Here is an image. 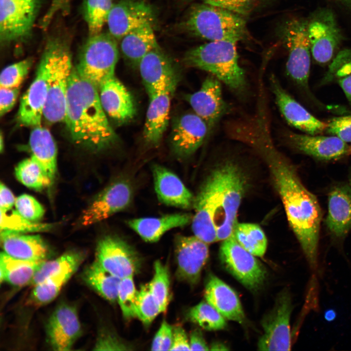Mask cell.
<instances>
[{
  "label": "cell",
  "mask_w": 351,
  "mask_h": 351,
  "mask_svg": "<svg viewBox=\"0 0 351 351\" xmlns=\"http://www.w3.org/2000/svg\"><path fill=\"white\" fill-rule=\"evenodd\" d=\"M20 92L19 87L8 88L0 87V114L2 116L14 106Z\"/></svg>",
  "instance_id": "obj_50"
},
{
  "label": "cell",
  "mask_w": 351,
  "mask_h": 351,
  "mask_svg": "<svg viewBox=\"0 0 351 351\" xmlns=\"http://www.w3.org/2000/svg\"><path fill=\"white\" fill-rule=\"evenodd\" d=\"M190 351L189 340L184 329L180 326L173 327V342L170 351Z\"/></svg>",
  "instance_id": "obj_51"
},
{
  "label": "cell",
  "mask_w": 351,
  "mask_h": 351,
  "mask_svg": "<svg viewBox=\"0 0 351 351\" xmlns=\"http://www.w3.org/2000/svg\"><path fill=\"white\" fill-rule=\"evenodd\" d=\"M192 322L207 331H217L226 328V318L206 301H202L191 308L187 313Z\"/></svg>",
  "instance_id": "obj_39"
},
{
  "label": "cell",
  "mask_w": 351,
  "mask_h": 351,
  "mask_svg": "<svg viewBox=\"0 0 351 351\" xmlns=\"http://www.w3.org/2000/svg\"><path fill=\"white\" fill-rule=\"evenodd\" d=\"M184 24L191 34L210 41L237 43L248 35L246 22L240 14L202 2L192 7Z\"/></svg>",
  "instance_id": "obj_5"
},
{
  "label": "cell",
  "mask_w": 351,
  "mask_h": 351,
  "mask_svg": "<svg viewBox=\"0 0 351 351\" xmlns=\"http://www.w3.org/2000/svg\"><path fill=\"white\" fill-rule=\"evenodd\" d=\"M154 269L153 277L147 285L161 312H165L170 298L169 270L167 266L159 260L155 262Z\"/></svg>",
  "instance_id": "obj_41"
},
{
  "label": "cell",
  "mask_w": 351,
  "mask_h": 351,
  "mask_svg": "<svg viewBox=\"0 0 351 351\" xmlns=\"http://www.w3.org/2000/svg\"><path fill=\"white\" fill-rule=\"evenodd\" d=\"M349 185L350 186V187L351 188V175L350 176Z\"/></svg>",
  "instance_id": "obj_59"
},
{
  "label": "cell",
  "mask_w": 351,
  "mask_h": 351,
  "mask_svg": "<svg viewBox=\"0 0 351 351\" xmlns=\"http://www.w3.org/2000/svg\"><path fill=\"white\" fill-rule=\"evenodd\" d=\"M151 7L141 1L123 0L114 4L107 23L109 34L116 39L147 22H152Z\"/></svg>",
  "instance_id": "obj_21"
},
{
  "label": "cell",
  "mask_w": 351,
  "mask_h": 351,
  "mask_svg": "<svg viewBox=\"0 0 351 351\" xmlns=\"http://www.w3.org/2000/svg\"><path fill=\"white\" fill-rule=\"evenodd\" d=\"M113 5L112 0H85L83 16L89 36L101 33Z\"/></svg>",
  "instance_id": "obj_40"
},
{
  "label": "cell",
  "mask_w": 351,
  "mask_h": 351,
  "mask_svg": "<svg viewBox=\"0 0 351 351\" xmlns=\"http://www.w3.org/2000/svg\"><path fill=\"white\" fill-rule=\"evenodd\" d=\"M16 211L25 218L34 222L40 219L44 214L43 206L32 196L23 194L18 196L15 203Z\"/></svg>",
  "instance_id": "obj_46"
},
{
  "label": "cell",
  "mask_w": 351,
  "mask_h": 351,
  "mask_svg": "<svg viewBox=\"0 0 351 351\" xmlns=\"http://www.w3.org/2000/svg\"><path fill=\"white\" fill-rule=\"evenodd\" d=\"M247 187L245 176L234 162L217 165L194 199L195 235L208 244L230 237L238 223L237 213Z\"/></svg>",
  "instance_id": "obj_2"
},
{
  "label": "cell",
  "mask_w": 351,
  "mask_h": 351,
  "mask_svg": "<svg viewBox=\"0 0 351 351\" xmlns=\"http://www.w3.org/2000/svg\"><path fill=\"white\" fill-rule=\"evenodd\" d=\"M328 229L338 238L345 236L351 230V188L339 185L330 191L328 195Z\"/></svg>",
  "instance_id": "obj_29"
},
{
  "label": "cell",
  "mask_w": 351,
  "mask_h": 351,
  "mask_svg": "<svg viewBox=\"0 0 351 351\" xmlns=\"http://www.w3.org/2000/svg\"><path fill=\"white\" fill-rule=\"evenodd\" d=\"M208 126L195 113L182 115L175 122L171 135L175 154L185 157L194 154L207 138Z\"/></svg>",
  "instance_id": "obj_22"
},
{
  "label": "cell",
  "mask_w": 351,
  "mask_h": 351,
  "mask_svg": "<svg viewBox=\"0 0 351 351\" xmlns=\"http://www.w3.org/2000/svg\"><path fill=\"white\" fill-rule=\"evenodd\" d=\"M43 261L22 260L1 252L0 256V282L3 280L16 287L30 285Z\"/></svg>",
  "instance_id": "obj_33"
},
{
  "label": "cell",
  "mask_w": 351,
  "mask_h": 351,
  "mask_svg": "<svg viewBox=\"0 0 351 351\" xmlns=\"http://www.w3.org/2000/svg\"><path fill=\"white\" fill-rule=\"evenodd\" d=\"M324 317L326 321L332 322L336 318V312L333 309L327 310L324 312Z\"/></svg>",
  "instance_id": "obj_55"
},
{
  "label": "cell",
  "mask_w": 351,
  "mask_h": 351,
  "mask_svg": "<svg viewBox=\"0 0 351 351\" xmlns=\"http://www.w3.org/2000/svg\"><path fill=\"white\" fill-rule=\"evenodd\" d=\"M118 59L116 39L109 33H100L89 36L82 47L75 68L81 77L98 89L115 76Z\"/></svg>",
  "instance_id": "obj_7"
},
{
  "label": "cell",
  "mask_w": 351,
  "mask_h": 351,
  "mask_svg": "<svg viewBox=\"0 0 351 351\" xmlns=\"http://www.w3.org/2000/svg\"><path fill=\"white\" fill-rule=\"evenodd\" d=\"M211 350H229L227 347L223 343L214 342L211 346Z\"/></svg>",
  "instance_id": "obj_56"
},
{
  "label": "cell",
  "mask_w": 351,
  "mask_h": 351,
  "mask_svg": "<svg viewBox=\"0 0 351 351\" xmlns=\"http://www.w3.org/2000/svg\"><path fill=\"white\" fill-rule=\"evenodd\" d=\"M173 327L163 320L152 341L151 350L170 351L173 342Z\"/></svg>",
  "instance_id": "obj_48"
},
{
  "label": "cell",
  "mask_w": 351,
  "mask_h": 351,
  "mask_svg": "<svg viewBox=\"0 0 351 351\" xmlns=\"http://www.w3.org/2000/svg\"><path fill=\"white\" fill-rule=\"evenodd\" d=\"M269 80L276 105L289 125L311 135H317L326 131L327 123L317 119L293 98L274 74L271 75Z\"/></svg>",
  "instance_id": "obj_17"
},
{
  "label": "cell",
  "mask_w": 351,
  "mask_h": 351,
  "mask_svg": "<svg viewBox=\"0 0 351 351\" xmlns=\"http://www.w3.org/2000/svg\"><path fill=\"white\" fill-rule=\"evenodd\" d=\"M219 255L227 271L246 288L255 292L264 285L267 275L264 266L238 243L233 234L223 240Z\"/></svg>",
  "instance_id": "obj_10"
},
{
  "label": "cell",
  "mask_w": 351,
  "mask_h": 351,
  "mask_svg": "<svg viewBox=\"0 0 351 351\" xmlns=\"http://www.w3.org/2000/svg\"><path fill=\"white\" fill-rule=\"evenodd\" d=\"M98 89L101 104L109 116L121 123L134 117L136 107L132 96L115 76L103 82Z\"/></svg>",
  "instance_id": "obj_25"
},
{
  "label": "cell",
  "mask_w": 351,
  "mask_h": 351,
  "mask_svg": "<svg viewBox=\"0 0 351 351\" xmlns=\"http://www.w3.org/2000/svg\"><path fill=\"white\" fill-rule=\"evenodd\" d=\"M282 36L289 53L287 73L297 85L308 90L311 53L308 20H289L282 28Z\"/></svg>",
  "instance_id": "obj_8"
},
{
  "label": "cell",
  "mask_w": 351,
  "mask_h": 351,
  "mask_svg": "<svg viewBox=\"0 0 351 351\" xmlns=\"http://www.w3.org/2000/svg\"><path fill=\"white\" fill-rule=\"evenodd\" d=\"M350 148V152H351V146Z\"/></svg>",
  "instance_id": "obj_60"
},
{
  "label": "cell",
  "mask_w": 351,
  "mask_h": 351,
  "mask_svg": "<svg viewBox=\"0 0 351 351\" xmlns=\"http://www.w3.org/2000/svg\"><path fill=\"white\" fill-rule=\"evenodd\" d=\"M0 210V231L8 230L21 233L45 232L54 225L30 221L22 216L16 210L7 214Z\"/></svg>",
  "instance_id": "obj_42"
},
{
  "label": "cell",
  "mask_w": 351,
  "mask_h": 351,
  "mask_svg": "<svg viewBox=\"0 0 351 351\" xmlns=\"http://www.w3.org/2000/svg\"><path fill=\"white\" fill-rule=\"evenodd\" d=\"M48 74V60L42 54L36 77L20 100L17 118L23 126L41 125L47 96Z\"/></svg>",
  "instance_id": "obj_18"
},
{
  "label": "cell",
  "mask_w": 351,
  "mask_h": 351,
  "mask_svg": "<svg viewBox=\"0 0 351 351\" xmlns=\"http://www.w3.org/2000/svg\"><path fill=\"white\" fill-rule=\"evenodd\" d=\"M43 54L48 62V88L43 117L50 123L64 121L67 92L74 67L69 47L62 39L48 40Z\"/></svg>",
  "instance_id": "obj_6"
},
{
  "label": "cell",
  "mask_w": 351,
  "mask_h": 351,
  "mask_svg": "<svg viewBox=\"0 0 351 351\" xmlns=\"http://www.w3.org/2000/svg\"><path fill=\"white\" fill-rule=\"evenodd\" d=\"M31 58H27L6 67L1 72L0 87L14 88L20 87L33 64Z\"/></svg>",
  "instance_id": "obj_45"
},
{
  "label": "cell",
  "mask_w": 351,
  "mask_h": 351,
  "mask_svg": "<svg viewBox=\"0 0 351 351\" xmlns=\"http://www.w3.org/2000/svg\"><path fill=\"white\" fill-rule=\"evenodd\" d=\"M0 243L7 254L22 260L43 261L47 260L49 249L39 235H28L8 231H0Z\"/></svg>",
  "instance_id": "obj_28"
},
{
  "label": "cell",
  "mask_w": 351,
  "mask_h": 351,
  "mask_svg": "<svg viewBox=\"0 0 351 351\" xmlns=\"http://www.w3.org/2000/svg\"><path fill=\"white\" fill-rule=\"evenodd\" d=\"M46 333L48 341L54 350H70L81 333L76 308L67 304L58 306L48 320Z\"/></svg>",
  "instance_id": "obj_19"
},
{
  "label": "cell",
  "mask_w": 351,
  "mask_h": 351,
  "mask_svg": "<svg viewBox=\"0 0 351 351\" xmlns=\"http://www.w3.org/2000/svg\"><path fill=\"white\" fill-rule=\"evenodd\" d=\"M202 3L224 8L238 14H245L254 0H198Z\"/></svg>",
  "instance_id": "obj_49"
},
{
  "label": "cell",
  "mask_w": 351,
  "mask_h": 351,
  "mask_svg": "<svg viewBox=\"0 0 351 351\" xmlns=\"http://www.w3.org/2000/svg\"><path fill=\"white\" fill-rule=\"evenodd\" d=\"M4 143L3 140V137L2 135L0 136V152H1L2 151V149L4 147Z\"/></svg>",
  "instance_id": "obj_58"
},
{
  "label": "cell",
  "mask_w": 351,
  "mask_h": 351,
  "mask_svg": "<svg viewBox=\"0 0 351 351\" xmlns=\"http://www.w3.org/2000/svg\"><path fill=\"white\" fill-rule=\"evenodd\" d=\"M189 339L190 350L191 351L210 350L200 329H196L194 330L190 334Z\"/></svg>",
  "instance_id": "obj_53"
},
{
  "label": "cell",
  "mask_w": 351,
  "mask_h": 351,
  "mask_svg": "<svg viewBox=\"0 0 351 351\" xmlns=\"http://www.w3.org/2000/svg\"><path fill=\"white\" fill-rule=\"evenodd\" d=\"M326 132L347 142H351V115L335 117L327 123Z\"/></svg>",
  "instance_id": "obj_47"
},
{
  "label": "cell",
  "mask_w": 351,
  "mask_h": 351,
  "mask_svg": "<svg viewBox=\"0 0 351 351\" xmlns=\"http://www.w3.org/2000/svg\"><path fill=\"white\" fill-rule=\"evenodd\" d=\"M338 83L351 105V74H348L338 80Z\"/></svg>",
  "instance_id": "obj_54"
},
{
  "label": "cell",
  "mask_w": 351,
  "mask_h": 351,
  "mask_svg": "<svg viewBox=\"0 0 351 351\" xmlns=\"http://www.w3.org/2000/svg\"><path fill=\"white\" fill-rule=\"evenodd\" d=\"M236 42L210 41L188 51L184 57L188 67L211 74L237 96L243 98L248 91L245 72L238 61Z\"/></svg>",
  "instance_id": "obj_4"
},
{
  "label": "cell",
  "mask_w": 351,
  "mask_h": 351,
  "mask_svg": "<svg viewBox=\"0 0 351 351\" xmlns=\"http://www.w3.org/2000/svg\"><path fill=\"white\" fill-rule=\"evenodd\" d=\"M205 300L226 319L243 323L245 320L240 300L235 291L212 273L207 277L205 289Z\"/></svg>",
  "instance_id": "obj_26"
},
{
  "label": "cell",
  "mask_w": 351,
  "mask_h": 351,
  "mask_svg": "<svg viewBox=\"0 0 351 351\" xmlns=\"http://www.w3.org/2000/svg\"><path fill=\"white\" fill-rule=\"evenodd\" d=\"M233 234L238 243L255 256H263L266 251L267 240L260 227L253 223H237Z\"/></svg>",
  "instance_id": "obj_36"
},
{
  "label": "cell",
  "mask_w": 351,
  "mask_h": 351,
  "mask_svg": "<svg viewBox=\"0 0 351 351\" xmlns=\"http://www.w3.org/2000/svg\"><path fill=\"white\" fill-rule=\"evenodd\" d=\"M138 67L148 95L178 80L172 61L159 47L143 57Z\"/></svg>",
  "instance_id": "obj_24"
},
{
  "label": "cell",
  "mask_w": 351,
  "mask_h": 351,
  "mask_svg": "<svg viewBox=\"0 0 351 351\" xmlns=\"http://www.w3.org/2000/svg\"><path fill=\"white\" fill-rule=\"evenodd\" d=\"M78 269L71 268L64 270L33 286L29 296L30 304L39 306L52 301Z\"/></svg>",
  "instance_id": "obj_35"
},
{
  "label": "cell",
  "mask_w": 351,
  "mask_h": 351,
  "mask_svg": "<svg viewBox=\"0 0 351 351\" xmlns=\"http://www.w3.org/2000/svg\"><path fill=\"white\" fill-rule=\"evenodd\" d=\"M152 172L156 192L161 202L182 209L193 205L192 194L176 175L159 165L153 166Z\"/></svg>",
  "instance_id": "obj_27"
},
{
  "label": "cell",
  "mask_w": 351,
  "mask_h": 351,
  "mask_svg": "<svg viewBox=\"0 0 351 351\" xmlns=\"http://www.w3.org/2000/svg\"><path fill=\"white\" fill-rule=\"evenodd\" d=\"M285 136L294 148L320 160L339 159L350 152L347 143L334 136L303 135L289 131L285 133Z\"/></svg>",
  "instance_id": "obj_23"
},
{
  "label": "cell",
  "mask_w": 351,
  "mask_h": 351,
  "mask_svg": "<svg viewBox=\"0 0 351 351\" xmlns=\"http://www.w3.org/2000/svg\"><path fill=\"white\" fill-rule=\"evenodd\" d=\"M29 142L31 156L53 184L57 173V148L51 134L41 125L34 127L31 132Z\"/></svg>",
  "instance_id": "obj_31"
},
{
  "label": "cell",
  "mask_w": 351,
  "mask_h": 351,
  "mask_svg": "<svg viewBox=\"0 0 351 351\" xmlns=\"http://www.w3.org/2000/svg\"><path fill=\"white\" fill-rule=\"evenodd\" d=\"M133 276L120 280L119 284L117 301L124 317L127 319L136 317V304L137 294Z\"/></svg>",
  "instance_id": "obj_44"
},
{
  "label": "cell",
  "mask_w": 351,
  "mask_h": 351,
  "mask_svg": "<svg viewBox=\"0 0 351 351\" xmlns=\"http://www.w3.org/2000/svg\"><path fill=\"white\" fill-rule=\"evenodd\" d=\"M193 216L190 214L176 213L158 217L132 219L127 224L146 242H156L168 231L188 224Z\"/></svg>",
  "instance_id": "obj_30"
},
{
  "label": "cell",
  "mask_w": 351,
  "mask_h": 351,
  "mask_svg": "<svg viewBox=\"0 0 351 351\" xmlns=\"http://www.w3.org/2000/svg\"><path fill=\"white\" fill-rule=\"evenodd\" d=\"M343 4L351 11V0H336Z\"/></svg>",
  "instance_id": "obj_57"
},
{
  "label": "cell",
  "mask_w": 351,
  "mask_h": 351,
  "mask_svg": "<svg viewBox=\"0 0 351 351\" xmlns=\"http://www.w3.org/2000/svg\"><path fill=\"white\" fill-rule=\"evenodd\" d=\"M41 0H0V39L3 45L21 43L31 36Z\"/></svg>",
  "instance_id": "obj_9"
},
{
  "label": "cell",
  "mask_w": 351,
  "mask_h": 351,
  "mask_svg": "<svg viewBox=\"0 0 351 351\" xmlns=\"http://www.w3.org/2000/svg\"><path fill=\"white\" fill-rule=\"evenodd\" d=\"M208 243L196 236L177 235L175 238V254L178 280L191 285L197 284L209 258Z\"/></svg>",
  "instance_id": "obj_15"
},
{
  "label": "cell",
  "mask_w": 351,
  "mask_h": 351,
  "mask_svg": "<svg viewBox=\"0 0 351 351\" xmlns=\"http://www.w3.org/2000/svg\"><path fill=\"white\" fill-rule=\"evenodd\" d=\"M131 185L117 181L105 188L82 212L80 222L87 226L101 221L126 209L132 199Z\"/></svg>",
  "instance_id": "obj_16"
},
{
  "label": "cell",
  "mask_w": 351,
  "mask_h": 351,
  "mask_svg": "<svg viewBox=\"0 0 351 351\" xmlns=\"http://www.w3.org/2000/svg\"><path fill=\"white\" fill-rule=\"evenodd\" d=\"M84 258V256L82 253L70 251L54 259L46 260L37 271L30 285L34 286L64 270L71 268H78Z\"/></svg>",
  "instance_id": "obj_37"
},
{
  "label": "cell",
  "mask_w": 351,
  "mask_h": 351,
  "mask_svg": "<svg viewBox=\"0 0 351 351\" xmlns=\"http://www.w3.org/2000/svg\"><path fill=\"white\" fill-rule=\"evenodd\" d=\"M177 81L148 95L149 103L143 132V138L148 144L157 146L162 140L168 125L171 98Z\"/></svg>",
  "instance_id": "obj_20"
},
{
  "label": "cell",
  "mask_w": 351,
  "mask_h": 351,
  "mask_svg": "<svg viewBox=\"0 0 351 351\" xmlns=\"http://www.w3.org/2000/svg\"><path fill=\"white\" fill-rule=\"evenodd\" d=\"M15 172L18 180L28 188L39 191L52 184L39 163L32 156L20 162L16 167Z\"/></svg>",
  "instance_id": "obj_38"
},
{
  "label": "cell",
  "mask_w": 351,
  "mask_h": 351,
  "mask_svg": "<svg viewBox=\"0 0 351 351\" xmlns=\"http://www.w3.org/2000/svg\"><path fill=\"white\" fill-rule=\"evenodd\" d=\"M249 144L267 162L289 225L310 267L316 270L322 219V211L316 197L304 185L293 166L275 148L270 129L262 128L255 131Z\"/></svg>",
  "instance_id": "obj_1"
},
{
  "label": "cell",
  "mask_w": 351,
  "mask_h": 351,
  "mask_svg": "<svg viewBox=\"0 0 351 351\" xmlns=\"http://www.w3.org/2000/svg\"><path fill=\"white\" fill-rule=\"evenodd\" d=\"M16 199L10 191L2 182L0 185V210L7 212L15 203Z\"/></svg>",
  "instance_id": "obj_52"
},
{
  "label": "cell",
  "mask_w": 351,
  "mask_h": 351,
  "mask_svg": "<svg viewBox=\"0 0 351 351\" xmlns=\"http://www.w3.org/2000/svg\"><path fill=\"white\" fill-rule=\"evenodd\" d=\"M96 260L106 271L122 279L134 276L140 267V258L126 242L115 235L103 237L98 241Z\"/></svg>",
  "instance_id": "obj_12"
},
{
  "label": "cell",
  "mask_w": 351,
  "mask_h": 351,
  "mask_svg": "<svg viewBox=\"0 0 351 351\" xmlns=\"http://www.w3.org/2000/svg\"><path fill=\"white\" fill-rule=\"evenodd\" d=\"M98 89L74 67L68 82L64 122L73 141L94 152L109 148L117 138L102 106Z\"/></svg>",
  "instance_id": "obj_3"
},
{
  "label": "cell",
  "mask_w": 351,
  "mask_h": 351,
  "mask_svg": "<svg viewBox=\"0 0 351 351\" xmlns=\"http://www.w3.org/2000/svg\"><path fill=\"white\" fill-rule=\"evenodd\" d=\"M85 283L100 296L112 303L117 301L121 279L104 269L96 260L82 273Z\"/></svg>",
  "instance_id": "obj_34"
},
{
  "label": "cell",
  "mask_w": 351,
  "mask_h": 351,
  "mask_svg": "<svg viewBox=\"0 0 351 351\" xmlns=\"http://www.w3.org/2000/svg\"><path fill=\"white\" fill-rule=\"evenodd\" d=\"M292 309L291 294L288 290L284 289L278 295L273 308L262 320L264 332L258 340V350H291L290 318Z\"/></svg>",
  "instance_id": "obj_11"
},
{
  "label": "cell",
  "mask_w": 351,
  "mask_h": 351,
  "mask_svg": "<svg viewBox=\"0 0 351 351\" xmlns=\"http://www.w3.org/2000/svg\"><path fill=\"white\" fill-rule=\"evenodd\" d=\"M308 32L313 59L320 64L330 61L342 39L333 13L327 8L314 12L308 20Z\"/></svg>",
  "instance_id": "obj_13"
},
{
  "label": "cell",
  "mask_w": 351,
  "mask_h": 351,
  "mask_svg": "<svg viewBox=\"0 0 351 351\" xmlns=\"http://www.w3.org/2000/svg\"><path fill=\"white\" fill-rule=\"evenodd\" d=\"M122 54L132 65L137 66L147 53L158 47L152 22H147L131 31L121 39Z\"/></svg>",
  "instance_id": "obj_32"
},
{
  "label": "cell",
  "mask_w": 351,
  "mask_h": 351,
  "mask_svg": "<svg viewBox=\"0 0 351 351\" xmlns=\"http://www.w3.org/2000/svg\"><path fill=\"white\" fill-rule=\"evenodd\" d=\"M162 312L151 293L147 285L141 286L137 292L136 315L145 326L150 325Z\"/></svg>",
  "instance_id": "obj_43"
},
{
  "label": "cell",
  "mask_w": 351,
  "mask_h": 351,
  "mask_svg": "<svg viewBox=\"0 0 351 351\" xmlns=\"http://www.w3.org/2000/svg\"><path fill=\"white\" fill-rule=\"evenodd\" d=\"M186 98L193 112L206 122L207 137L230 109L223 98L221 82L211 75L205 79L198 90L187 95Z\"/></svg>",
  "instance_id": "obj_14"
}]
</instances>
